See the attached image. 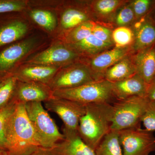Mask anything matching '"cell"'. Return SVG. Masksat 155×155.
<instances>
[{"label": "cell", "mask_w": 155, "mask_h": 155, "mask_svg": "<svg viewBox=\"0 0 155 155\" xmlns=\"http://www.w3.org/2000/svg\"><path fill=\"white\" fill-rule=\"evenodd\" d=\"M17 81V78L11 75L0 82V110L12 101Z\"/></svg>", "instance_id": "obj_28"}, {"label": "cell", "mask_w": 155, "mask_h": 155, "mask_svg": "<svg viewBox=\"0 0 155 155\" xmlns=\"http://www.w3.org/2000/svg\"><path fill=\"white\" fill-rule=\"evenodd\" d=\"M90 21L97 23L90 2L85 7L67 8L62 14L61 24L63 29L70 31L81 24Z\"/></svg>", "instance_id": "obj_19"}, {"label": "cell", "mask_w": 155, "mask_h": 155, "mask_svg": "<svg viewBox=\"0 0 155 155\" xmlns=\"http://www.w3.org/2000/svg\"><path fill=\"white\" fill-rule=\"evenodd\" d=\"M147 97L150 101H155V78L148 84Z\"/></svg>", "instance_id": "obj_35"}, {"label": "cell", "mask_w": 155, "mask_h": 155, "mask_svg": "<svg viewBox=\"0 0 155 155\" xmlns=\"http://www.w3.org/2000/svg\"><path fill=\"white\" fill-rule=\"evenodd\" d=\"M136 73L150 84L155 78V45L132 54Z\"/></svg>", "instance_id": "obj_15"}, {"label": "cell", "mask_w": 155, "mask_h": 155, "mask_svg": "<svg viewBox=\"0 0 155 155\" xmlns=\"http://www.w3.org/2000/svg\"><path fill=\"white\" fill-rule=\"evenodd\" d=\"M28 119L42 147L52 148L65 138L55 122L45 110L41 102H31L25 104Z\"/></svg>", "instance_id": "obj_3"}, {"label": "cell", "mask_w": 155, "mask_h": 155, "mask_svg": "<svg viewBox=\"0 0 155 155\" xmlns=\"http://www.w3.org/2000/svg\"><path fill=\"white\" fill-rule=\"evenodd\" d=\"M96 23V22L94 21H88L69 31L66 37V40L68 44L77 43L91 35Z\"/></svg>", "instance_id": "obj_26"}, {"label": "cell", "mask_w": 155, "mask_h": 155, "mask_svg": "<svg viewBox=\"0 0 155 155\" xmlns=\"http://www.w3.org/2000/svg\"><path fill=\"white\" fill-rule=\"evenodd\" d=\"M134 33L132 49L135 53L155 45V21L149 14L131 26Z\"/></svg>", "instance_id": "obj_13"}, {"label": "cell", "mask_w": 155, "mask_h": 155, "mask_svg": "<svg viewBox=\"0 0 155 155\" xmlns=\"http://www.w3.org/2000/svg\"><path fill=\"white\" fill-rule=\"evenodd\" d=\"M114 45L108 43L97 38L92 34L82 41L74 44L69 45L79 54L92 57L113 48Z\"/></svg>", "instance_id": "obj_21"}, {"label": "cell", "mask_w": 155, "mask_h": 155, "mask_svg": "<svg viewBox=\"0 0 155 155\" xmlns=\"http://www.w3.org/2000/svg\"><path fill=\"white\" fill-rule=\"evenodd\" d=\"M114 97L117 101L134 96L147 97L148 84L138 74L124 80L112 83Z\"/></svg>", "instance_id": "obj_14"}, {"label": "cell", "mask_w": 155, "mask_h": 155, "mask_svg": "<svg viewBox=\"0 0 155 155\" xmlns=\"http://www.w3.org/2000/svg\"><path fill=\"white\" fill-rule=\"evenodd\" d=\"M30 16L37 24L48 31H52L56 25L55 17L50 11L42 10L31 11Z\"/></svg>", "instance_id": "obj_29"}, {"label": "cell", "mask_w": 155, "mask_h": 155, "mask_svg": "<svg viewBox=\"0 0 155 155\" xmlns=\"http://www.w3.org/2000/svg\"><path fill=\"white\" fill-rule=\"evenodd\" d=\"M17 104L14 101H12L6 107L0 110V150L7 151L8 124Z\"/></svg>", "instance_id": "obj_24"}, {"label": "cell", "mask_w": 155, "mask_h": 155, "mask_svg": "<svg viewBox=\"0 0 155 155\" xmlns=\"http://www.w3.org/2000/svg\"><path fill=\"white\" fill-rule=\"evenodd\" d=\"M112 105L110 103L86 105L85 113L81 118L78 135L95 151L103 138L111 130Z\"/></svg>", "instance_id": "obj_2"}, {"label": "cell", "mask_w": 155, "mask_h": 155, "mask_svg": "<svg viewBox=\"0 0 155 155\" xmlns=\"http://www.w3.org/2000/svg\"><path fill=\"white\" fill-rule=\"evenodd\" d=\"M128 1L95 0L91 2V7L97 23L111 24L118 9Z\"/></svg>", "instance_id": "obj_18"}, {"label": "cell", "mask_w": 155, "mask_h": 155, "mask_svg": "<svg viewBox=\"0 0 155 155\" xmlns=\"http://www.w3.org/2000/svg\"><path fill=\"white\" fill-rule=\"evenodd\" d=\"M96 81L87 65L75 63L57 72L47 85L54 91L75 88Z\"/></svg>", "instance_id": "obj_6"}, {"label": "cell", "mask_w": 155, "mask_h": 155, "mask_svg": "<svg viewBox=\"0 0 155 155\" xmlns=\"http://www.w3.org/2000/svg\"><path fill=\"white\" fill-rule=\"evenodd\" d=\"M113 30L107 26L96 23L92 34L102 41L114 45L112 38Z\"/></svg>", "instance_id": "obj_32"}, {"label": "cell", "mask_w": 155, "mask_h": 155, "mask_svg": "<svg viewBox=\"0 0 155 155\" xmlns=\"http://www.w3.org/2000/svg\"><path fill=\"white\" fill-rule=\"evenodd\" d=\"M132 54L126 56L108 68L104 73V79L114 83L136 74Z\"/></svg>", "instance_id": "obj_20"}, {"label": "cell", "mask_w": 155, "mask_h": 155, "mask_svg": "<svg viewBox=\"0 0 155 155\" xmlns=\"http://www.w3.org/2000/svg\"><path fill=\"white\" fill-rule=\"evenodd\" d=\"M7 142V151L11 155H29L42 147L27 116L25 104L17 103L10 117Z\"/></svg>", "instance_id": "obj_1"}, {"label": "cell", "mask_w": 155, "mask_h": 155, "mask_svg": "<svg viewBox=\"0 0 155 155\" xmlns=\"http://www.w3.org/2000/svg\"><path fill=\"white\" fill-rule=\"evenodd\" d=\"M44 104L47 110L55 113L63 121V130L78 131L81 118L85 113V105L54 97L44 102Z\"/></svg>", "instance_id": "obj_8"}, {"label": "cell", "mask_w": 155, "mask_h": 155, "mask_svg": "<svg viewBox=\"0 0 155 155\" xmlns=\"http://www.w3.org/2000/svg\"><path fill=\"white\" fill-rule=\"evenodd\" d=\"M25 3L18 1H0V14L8 12L19 11L24 9Z\"/></svg>", "instance_id": "obj_33"}, {"label": "cell", "mask_w": 155, "mask_h": 155, "mask_svg": "<svg viewBox=\"0 0 155 155\" xmlns=\"http://www.w3.org/2000/svg\"></svg>", "instance_id": "obj_38"}, {"label": "cell", "mask_w": 155, "mask_h": 155, "mask_svg": "<svg viewBox=\"0 0 155 155\" xmlns=\"http://www.w3.org/2000/svg\"><path fill=\"white\" fill-rule=\"evenodd\" d=\"M149 101L146 97L134 96L114 103L111 130L119 131L140 127Z\"/></svg>", "instance_id": "obj_4"}, {"label": "cell", "mask_w": 155, "mask_h": 155, "mask_svg": "<svg viewBox=\"0 0 155 155\" xmlns=\"http://www.w3.org/2000/svg\"><path fill=\"white\" fill-rule=\"evenodd\" d=\"M153 133L140 127L119 131L124 155H149L154 151L155 137Z\"/></svg>", "instance_id": "obj_7"}, {"label": "cell", "mask_w": 155, "mask_h": 155, "mask_svg": "<svg viewBox=\"0 0 155 155\" xmlns=\"http://www.w3.org/2000/svg\"><path fill=\"white\" fill-rule=\"evenodd\" d=\"M155 1L151 0H134L130 1L133 9L136 21H138L149 14L150 10L153 5Z\"/></svg>", "instance_id": "obj_30"}, {"label": "cell", "mask_w": 155, "mask_h": 155, "mask_svg": "<svg viewBox=\"0 0 155 155\" xmlns=\"http://www.w3.org/2000/svg\"><path fill=\"white\" fill-rule=\"evenodd\" d=\"M112 38L115 47H132L134 33L131 27H117L113 30Z\"/></svg>", "instance_id": "obj_25"}, {"label": "cell", "mask_w": 155, "mask_h": 155, "mask_svg": "<svg viewBox=\"0 0 155 155\" xmlns=\"http://www.w3.org/2000/svg\"><path fill=\"white\" fill-rule=\"evenodd\" d=\"M141 122L145 130L153 132L155 131V101H149Z\"/></svg>", "instance_id": "obj_31"}, {"label": "cell", "mask_w": 155, "mask_h": 155, "mask_svg": "<svg viewBox=\"0 0 155 155\" xmlns=\"http://www.w3.org/2000/svg\"><path fill=\"white\" fill-rule=\"evenodd\" d=\"M134 54L131 47H114L90 57L86 64L94 74L96 80H102L108 68L126 56Z\"/></svg>", "instance_id": "obj_9"}, {"label": "cell", "mask_w": 155, "mask_h": 155, "mask_svg": "<svg viewBox=\"0 0 155 155\" xmlns=\"http://www.w3.org/2000/svg\"><path fill=\"white\" fill-rule=\"evenodd\" d=\"M35 44L34 40L27 39L12 45L0 53V82L8 77L6 74L33 48Z\"/></svg>", "instance_id": "obj_12"}, {"label": "cell", "mask_w": 155, "mask_h": 155, "mask_svg": "<svg viewBox=\"0 0 155 155\" xmlns=\"http://www.w3.org/2000/svg\"><path fill=\"white\" fill-rule=\"evenodd\" d=\"M136 22L130 1L121 6L116 12L114 24L117 27H131Z\"/></svg>", "instance_id": "obj_27"}, {"label": "cell", "mask_w": 155, "mask_h": 155, "mask_svg": "<svg viewBox=\"0 0 155 155\" xmlns=\"http://www.w3.org/2000/svg\"><path fill=\"white\" fill-rule=\"evenodd\" d=\"M80 56L69 46L60 45L40 53L29 61L36 65L54 66L57 64H72Z\"/></svg>", "instance_id": "obj_11"}, {"label": "cell", "mask_w": 155, "mask_h": 155, "mask_svg": "<svg viewBox=\"0 0 155 155\" xmlns=\"http://www.w3.org/2000/svg\"><path fill=\"white\" fill-rule=\"evenodd\" d=\"M52 91L45 84L17 81L12 101L17 103L45 101L52 97Z\"/></svg>", "instance_id": "obj_10"}, {"label": "cell", "mask_w": 155, "mask_h": 155, "mask_svg": "<svg viewBox=\"0 0 155 155\" xmlns=\"http://www.w3.org/2000/svg\"><path fill=\"white\" fill-rule=\"evenodd\" d=\"M112 83L103 79L70 89L52 91V97L71 100L86 105L110 103L114 98Z\"/></svg>", "instance_id": "obj_5"}, {"label": "cell", "mask_w": 155, "mask_h": 155, "mask_svg": "<svg viewBox=\"0 0 155 155\" xmlns=\"http://www.w3.org/2000/svg\"><path fill=\"white\" fill-rule=\"evenodd\" d=\"M28 30L24 22L15 21L0 28V47L22 38Z\"/></svg>", "instance_id": "obj_22"}, {"label": "cell", "mask_w": 155, "mask_h": 155, "mask_svg": "<svg viewBox=\"0 0 155 155\" xmlns=\"http://www.w3.org/2000/svg\"><path fill=\"white\" fill-rule=\"evenodd\" d=\"M63 131L65 138L54 147L59 155H96L94 150L82 140L78 131Z\"/></svg>", "instance_id": "obj_16"}, {"label": "cell", "mask_w": 155, "mask_h": 155, "mask_svg": "<svg viewBox=\"0 0 155 155\" xmlns=\"http://www.w3.org/2000/svg\"><path fill=\"white\" fill-rule=\"evenodd\" d=\"M29 155H59L55 147L52 148L40 147Z\"/></svg>", "instance_id": "obj_34"}, {"label": "cell", "mask_w": 155, "mask_h": 155, "mask_svg": "<svg viewBox=\"0 0 155 155\" xmlns=\"http://www.w3.org/2000/svg\"><path fill=\"white\" fill-rule=\"evenodd\" d=\"M96 155H124L119 131L111 130L95 150Z\"/></svg>", "instance_id": "obj_23"}, {"label": "cell", "mask_w": 155, "mask_h": 155, "mask_svg": "<svg viewBox=\"0 0 155 155\" xmlns=\"http://www.w3.org/2000/svg\"><path fill=\"white\" fill-rule=\"evenodd\" d=\"M55 66L37 65L22 68L13 76L18 81L37 82L47 84L58 72Z\"/></svg>", "instance_id": "obj_17"}, {"label": "cell", "mask_w": 155, "mask_h": 155, "mask_svg": "<svg viewBox=\"0 0 155 155\" xmlns=\"http://www.w3.org/2000/svg\"><path fill=\"white\" fill-rule=\"evenodd\" d=\"M0 155H11L8 151L5 150H0Z\"/></svg>", "instance_id": "obj_36"}, {"label": "cell", "mask_w": 155, "mask_h": 155, "mask_svg": "<svg viewBox=\"0 0 155 155\" xmlns=\"http://www.w3.org/2000/svg\"><path fill=\"white\" fill-rule=\"evenodd\" d=\"M153 7H154V14H155V2H154V5H153Z\"/></svg>", "instance_id": "obj_37"}]
</instances>
